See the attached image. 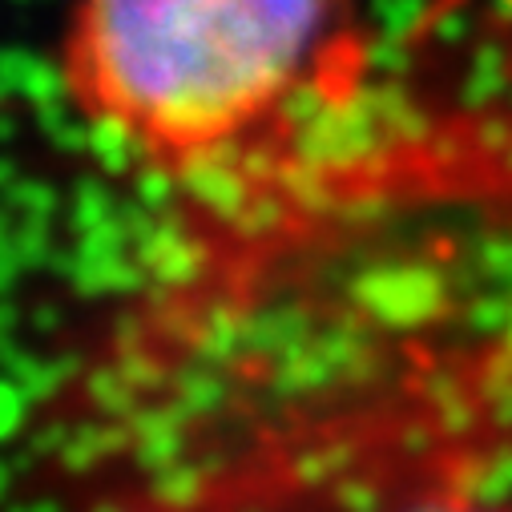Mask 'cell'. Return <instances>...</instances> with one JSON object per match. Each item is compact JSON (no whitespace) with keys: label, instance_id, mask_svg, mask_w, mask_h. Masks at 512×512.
I'll return each instance as SVG.
<instances>
[{"label":"cell","instance_id":"obj_1","mask_svg":"<svg viewBox=\"0 0 512 512\" xmlns=\"http://www.w3.org/2000/svg\"><path fill=\"white\" fill-rule=\"evenodd\" d=\"M351 0H69L61 85L134 158L186 174L347 85Z\"/></svg>","mask_w":512,"mask_h":512},{"label":"cell","instance_id":"obj_3","mask_svg":"<svg viewBox=\"0 0 512 512\" xmlns=\"http://www.w3.org/2000/svg\"><path fill=\"white\" fill-rule=\"evenodd\" d=\"M496 5H504V9H512V0H496Z\"/></svg>","mask_w":512,"mask_h":512},{"label":"cell","instance_id":"obj_2","mask_svg":"<svg viewBox=\"0 0 512 512\" xmlns=\"http://www.w3.org/2000/svg\"><path fill=\"white\" fill-rule=\"evenodd\" d=\"M388 512H504V508L480 492H468L460 484H444V488H420L408 500L392 504Z\"/></svg>","mask_w":512,"mask_h":512}]
</instances>
